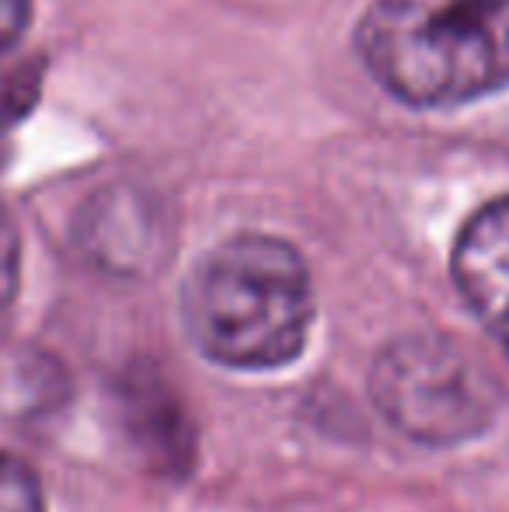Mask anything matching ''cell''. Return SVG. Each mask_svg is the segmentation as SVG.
Masks as SVG:
<instances>
[{"label":"cell","mask_w":509,"mask_h":512,"mask_svg":"<svg viewBox=\"0 0 509 512\" xmlns=\"http://www.w3.org/2000/svg\"><path fill=\"white\" fill-rule=\"evenodd\" d=\"M182 314L206 359L231 370H276L293 363L311 335V272L283 237H227L192 269Z\"/></svg>","instance_id":"cell-1"},{"label":"cell","mask_w":509,"mask_h":512,"mask_svg":"<svg viewBox=\"0 0 509 512\" xmlns=\"http://www.w3.org/2000/svg\"><path fill=\"white\" fill-rule=\"evenodd\" d=\"M356 53L412 108L478 102L509 88V0H374Z\"/></svg>","instance_id":"cell-2"},{"label":"cell","mask_w":509,"mask_h":512,"mask_svg":"<svg viewBox=\"0 0 509 512\" xmlns=\"http://www.w3.org/2000/svg\"><path fill=\"white\" fill-rule=\"evenodd\" d=\"M377 411L422 446H457L489 429L499 391L475 356L440 335H405L370 366Z\"/></svg>","instance_id":"cell-3"},{"label":"cell","mask_w":509,"mask_h":512,"mask_svg":"<svg viewBox=\"0 0 509 512\" xmlns=\"http://www.w3.org/2000/svg\"><path fill=\"white\" fill-rule=\"evenodd\" d=\"M454 283L471 314L509 356V196L475 209L461 227Z\"/></svg>","instance_id":"cell-4"},{"label":"cell","mask_w":509,"mask_h":512,"mask_svg":"<svg viewBox=\"0 0 509 512\" xmlns=\"http://www.w3.org/2000/svg\"><path fill=\"white\" fill-rule=\"evenodd\" d=\"M126 422L133 429L136 443L161 457L168 467H178V457H189L192 446L185 439L182 405L157 384L154 373H140L126 384Z\"/></svg>","instance_id":"cell-5"},{"label":"cell","mask_w":509,"mask_h":512,"mask_svg":"<svg viewBox=\"0 0 509 512\" xmlns=\"http://www.w3.org/2000/svg\"><path fill=\"white\" fill-rule=\"evenodd\" d=\"M39 95V63L0 49V164L11 154V133Z\"/></svg>","instance_id":"cell-6"},{"label":"cell","mask_w":509,"mask_h":512,"mask_svg":"<svg viewBox=\"0 0 509 512\" xmlns=\"http://www.w3.org/2000/svg\"><path fill=\"white\" fill-rule=\"evenodd\" d=\"M0 512H46L42 481L32 464L0 450Z\"/></svg>","instance_id":"cell-7"},{"label":"cell","mask_w":509,"mask_h":512,"mask_svg":"<svg viewBox=\"0 0 509 512\" xmlns=\"http://www.w3.org/2000/svg\"><path fill=\"white\" fill-rule=\"evenodd\" d=\"M21 283V237L11 213L0 206V321L7 317Z\"/></svg>","instance_id":"cell-8"},{"label":"cell","mask_w":509,"mask_h":512,"mask_svg":"<svg viewBox=\"0 0 509 512\" xmlns=\"http://www.w3.org/2000/svg\"><path fill=\"white\" fill-rule=\"evenodd\" d=\"M28 25V0H0V49H14Z\"/></svg>","instance_id":"cell-9"}]
</instances>
